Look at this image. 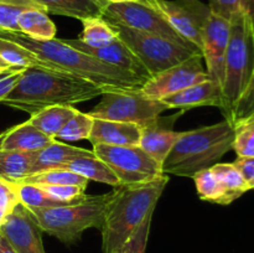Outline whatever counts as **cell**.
Wrapping results in <instances>:
<instances>
[{"instance_id": "bcb514c9", "label": "cell", "mask_w": 254, "mask_h": 253, "mask_svg": "<svg viewBox=\"0 0 254 253\" xmlns=\"http://www.w3.org/2000/svg\"><path fill=\"white\" fill-rule=\"evenodd\" d=\"M0 67H2V68H11V67H10L9 64H7L6 62L1 59V57H0Z\"/></svg>"}, {"instance_id": "30bf717a", "label": "cell", "mask_w": 254, "mask_h": 253, "mask_svg": "<svg viewBox=\"0 0 254 253\" xmlns=\"http://www.w3.org/2000/svg\"><path fill=\"white\" fill-rule=\"evenodd\" d=\"M101 16L109 24L136 31L159 35L166 39L193 47L186 42L159 10L140 2H113L102 7ZM196 49V47H193ZM197 50V49H196Z\"/></svg>"}, {"instance_id": "d6986e66", "label": "cell", "mask_w": 254, "mask_h": 253, "mask_svg": "<svg viewBox=\"0 0 254 253\" xmlns=\"http://www.w3.org/2000/svg\"><path fill=\"white\" fill-rule=\"evenodd\" d=\"M92 155H94L93 150L68 145L55 139L51 144L36 151V160L32 166V174L51 170V169H64L73 159Z\"/></svg>"}, {"instance_id": "8fae6325", "label": "cell", "mask_w": 254, "mask_h": 253, "mask_svg": "<svg viewBox=\"0 0 254 253\" xmlns=\"http://www.w3.org/2000/svg\"><path fill=\"white\" fill-rule=\"evenodd\" d=\"M154 9L164 15L186 42L201 52L203 29L211 15L208 5L201 0H154Z\"/></svg>"}, {"instance_id": "4316f807", "label": "cell", "mask_w": 254, "mask_h": 253, "mask_svg": "<svg viewBox=\"0 0 254 253\" xmlns=\"http://www.w3.org/2000/svg\"><path fill=\"white\" fill-rule=\"evenodd\" d=\"M0 57L10 67H17V68H29V67L54 68L49 63L41 61L30 50L25 49L24 46L16 44V42L10 41V40L6 39H1V37H0Z\"/></svg>"}, {"instance_id": "cb8c5ba5", "label": "cell", "mask_w": 254, "mask_h": 253, "mask_svg": "<svg viewBox=\"0 0 254 253\" xmlns=\"http://www.w3.org/2000/svg\"><path fill=\"white\" fill-rule=\"evenodd\" d=\"M19 31L35 40H52L56 37V25L49 14L40 9H25L17 16Z\"/></svg>"}, {"instance_id": "4dcf8cb0", "label": "cell", "mask_w": 254, "mask_h": 253, "mask_svg": "<svg viewBox=\"0 0 254 253\" xmlns=\"http://www.w3.org/2000/svg\"><path fill=\"white\" fill-rule=\"evenodd\" d=\"M16 191L17 196H19V202L29 211L67 205V203H61L59 201L52 200L39 186L32 185V184H16Z\"/></svg>"}, {"instance_id": "f6af8a7d", "label": "cell", "mask_w": 254, "mask_h": 253, "mask_svg": "<svg viewBox=\"0 0 254 253\" xmlns=\"http://www.w3.org/2000/svg\"><path fill=\"white\" fill-rule=\"evenodd\" d=\"M6 213H4L2 212V211H0V227H1V225L2 223H4V221H5V218H6Z\"/></svg>"}, {"instance_id": "d590c367", "label": "cell", "mask_w": 254, "mask_h": 253, "mask_svg": "<svg viewBox=\"0 0 254 253\" xmlns=\"http://www.w3.org/2000/svg\"><path fill=\"white\" fill-rule=\"evenodd\" d=\"M252 116H254V73L250 83H248L247 88H246L245 93L242 94L240 101L236 104L232 117L228 122L235 126L237 123Z\"/></svg>"}, {"instance_id": "277c9868", "label": "cell", "mask_w": 254, "mask_h": 253, "mask_svg": "<svg viewBox=\"0 0 254 253\" xmlns=\"http://www.w3.org/2000/svg\"><path fill=\"white\" fill-rule=\"evenodd\" d=\"M235 128L225 119L212 126L181 131L180 138L163 164L165 175L193 178L196 173L215 165L233 149Z\"/></svg>"}, {"instance_id": "7a4b0ae2", "label": "cell", "mask_w": 254, "mask_h": 253, "mask_svg": "<svg viewBox=\"0 0 254 253\" xmlns=\"http://www.w3.org/2000/svg\"><path fill=\"white\" fill-rule=\"evenodd\" d=\"M103 93L98 86L68 72L46 67L25 68L2 104L30 116L46 107L73 106Z\"/></svg>"}, {"instance_id": "e575fe53", "label": "cell", "mask_w": 254, "mask_h": 253, "mask_svg": "<svg viewBox=\"0 0 254 253\" xmlns=\"http://www.w3.org/2000/svg\"><path fill=\"white\" fill-rule=\"evenodd\" d=\"M49 197L61 203H72L86 196V189L74 185H37Z\"/></svg>"}, {"instance_id": "9a60e30c", "label": "cell", "mask_w": 254, "mask_h": 253, "mask_svg": "<svg viewBox=\"0 0 254 253\" xmlns=\"http://www.w3.org/2000/svg\"><path fill=\"white\" fill-rule=\"evenodd\" d=\"M62 41L68 46L78 50V51L91 55L92 57H96L97 60L109 64V66L130 72V73L135 74V76L140 77L145 81H148L151 77L144 67V64L139 61L138 57L131 52V50L119 37H117V40H114L111 44L102 47L87 46L78 39H62Z\"/></svg>"}, {"instance_id": "603a6c76", "label": "cell", "mask_w": 254, "mask_h": 253, "mask_svg": "<svg viewBox=\"0 0 254 253\" xmlns=\"http://www.w3.org/2000/svg\"><path fill=\"white\" fill-rule=\"evenodd\" d=\"M78 112L72 106H52L46 107L36 113L31 114L27 121L46 135L56 139L59 131L64 124Z\"/></svg>"}, {"instance_id": "52a82bcc", "label": "cell", "mask_w": 254, "mask_h": 253, "mask_svg": "<svg viewBox=\"0 0 254 253\" xmlns=\"http://www.w3.org/2000/svg\"><path fill=\"white\" fill-rule=\"evenodd\" d=\"M112 25V24H111ZM119 39L131 50L151 77L201 52L174 40L112 25Z\"/></svg>"}, {"instance_id": "b9f144b4", "label": "cell", "mask_w": 254, "mask_h": 253, "mask_svg": "<svg viewBox=\"0 0 254 253\" xmlns=\"http://www.w3.org/2000/svg\"><path fill=\"white\" fill-rule=\"evenodd\" d=\"M1 1H6L10 2L12 5H17V6H24L27 7V9H40V10H44L40 5L35 4L34 1L31 0H1Z\"/></svg>"}, {"instance_id": "74e56055", "label": "cell", "mask_w": 254, "mask_h": 253, "mask_svg": "<svg viewBox=\"0 0 254 253\" xmlns=\"http://www.w3.org/2000/svg\"><path fill=\"white\" fill-rule=\"evenodd\" d=\"M17 203H19V196H17L16 184L0 179V211L9 215Z\"/></svg>"}, {"instance_id": "7402d4cb", "label": "cell", "mask_w": 254, "mask_h": 253, "mask_svg": "<svg viewBox=\"0 0 254 253\" xmlns=\"http://www.w3.org/2000/svg\"><path fill=\"white\" fill-rule=\"evenodd\" d=\"M36 151L0 150V179L12 184L24 181L32 174Z\"/></svg>"}, {"instance_id": "9c48e42d", "label": "cell", "mask_w": 254, "mask_h": 253, "mask_svg": "<svg viewBox=\"0 0 254 253\" xmlns=\"http://www.w3.org/2000/svg\"><path fill=\"white\" fill-rule=\"evenodd\" d=\"M93 153L112 169L122 186L143 185L165 175L163 165L139 145H94Z\"/></svg>"}, {"instance_id": "4fadbf2b", "label": "cell", "mask_w": 254, "mask_h": 253, "mask_svg": "<svg viewBox=\"0 0 254 253\" xmlns=\"http://www.w3.org/2000/svg\"><path fill=\"white\" fill-rule=\"evenodd\" d=\"M0 233L17 253H46L42 243V230L35 216L20 202L6 216Z\"/></svg>"}, {"instance_id": "5bb4252c", "label": "cell", "mask_w": 254, "mask_h": 253, "mask_svg": "<svg viewBox=\"0 0 254 253\" xmlns=\"http://www.w3.org/2000/svg\"><path fill=\"white\" fill-rule=\"evenodd\" d=\"M230 40V21L211 12L202 34L201 55L206 61V72L222 89L225 59Z\"/></svg>"}, {"instance_id": "d4e9b609", "label": "cell", "mask_w": 254, "mask_h": 253, "mask_svg": "<svg viewBox=\"0 0 254 253\" xmlns=\"http://www.w3.org/2000/svg\"><path fill=\"white\" fill-rule=\"evenodd\" d=\"M64 169H68V170L86 178L87 180L108 184L114 189L122 186L112 169L96 155L81 156V158L73 159Z\"/></svg>"}, {"instance_id": "f546056e", "label": "cell", "mask_w": 254, "mask_h": 253, "mask_svg": "<svg viewBox=\"0 0 254 253\" xmlns=\"http://www.w3.org/2000/svg\"><path fill=\"white\" fill-rule=\"evenodd\" d=\"M21 183L32 185H74L87 189L89 180L68 169H51L32 174Z\"/></svg>"}, {"instance_id": "44dd1931", "label": "cell", "mask_w": 254, "mask_h": 253, "mask_svg": "<svg viewBox=\"0 0 254 253\" xmlns=\"http://www.w3.org/2000/svg\"><path fill=\"white\" fill-rule=\"evenodd\" d=\"M47 14L82 20L101 16L103 5L98 0H31Z\"/></svg>"}, {"instance_id": "f1b7e54d", "label": "cell", "mask_w": 254, "mask_h": 253, "mask_svg": "<svg viewBox=\"0 0 254 253\" xmlns=\"http://www.w3.org/2000/svg\"><path fill=\"white\" fill-rule=\"evenodd\" d=\"M211 168L225 189L231 203L250 190L242 174L233 163H216Z\"/></svg>"}, {"instance_id": "484cf974", "label": "cell", "mask_w": 254, "mask_h": 253, "mask_svg": "<svg viewBox=\"0 0 254 253\" xmlns=\"http://www.w3.org/2000/svg\"><path fill=\"white\" fill-rule=\"evenodd\" d=\"M81 22L83 25V29H82L79 37H77V39L87 46H106L118 37L113 26L102 16L88 17V19L82 20Z\"/></svg>"}, {"instance_id": "ab89813d", "label": "cell", "mask_w": 254, "mask_h": 253, "mask_svg": "<svg viewBox=\"0 0 254 253\" xmlns=\"http://www.w3.org/2000/svg\"><path fill=\"white\" fill-rule=\"evenodd\" d=\"M25 68H17V67H11V68L4 69L0 72V103L4 102L7 94L14 89L15 84L21 77L22 72Z\"/></svg>"}, {"instance_id": "c3c4849f", "label": "cell", "mask_w": 254, "mask_h": 253, "mask_svg": "<svg viewBox=\"0 0 254 253\" xmlns=\"http://www.w3.org/2000/svg\"><path fill=\"white\" fill-rule=\"evenodd\" d=\"M1 30H6V29H4V27H2V26H0V31H1Z\"/></svg>"}, {"instance_id": "7bdbcfd3", "label": "cell", "mask_w": 254, "mask_h": 253, "mask_svg": "<svg viewBox=\"0 0 254 253\" xmlns=\"http://www.w3.org/2000/svg\"><path fill=\"white\" fill-rule=\"evenodd\" d=\"M102 5L113 4V2H140V4L148 5V6L154 7V0H98Z\"/></svg>"}, {"instance_id": "836d02e7", "label": "cell", "mask_w": 254, "mask_h": 253, "mask_svg": "<svg viewBox=\"0 0 254 253\" xmlns=\"http://www.w3.org/2000/svg\"><path fill=\"white\" fill-rule=\"evenodd\" d=\"M212 14L231 21L236 15H250L254 20V0H208Z\"/></svg>"}, {"instance_id": "f35d334b", "label": "cell", "mask_w": 254, "mask_h": 253, "mask_svg": "<svg viewBox=\"0 0 254 253\" xmlns=\"http://www.w3.org/2000/svg\"><path fill=\"white\" fill-rule=\"evenodd\" d=\"M25 9L27 7L17 6V5H12L10 2L0 0V26L10 30V31H19L16 20L20 12L24 11Z\"/></svg>"}, {"instance_id": "e0dca14e", "label": "cell", "mask_w": 254, "mask_h": 253, "mask_svg": "<svg viewBox=\"0 0 254 253\" xmlns=\"http://www.w3.org/2000/svg\"><path fill=\"white\" fill-rule=\"evenodd\" d=\"M93 119V126L88 138L93 146L139 145L141 138V126L138 124L98 118Z\"/></svg>"}, {"instance_id": "d6a6232c", "label": "cell", "mask_w": 254, "mask_h": 253, "mask_svg": "<svg viewBox=\"0 0 254 253\" xmlns=\"http://www.w3.org/2000/svg\"><path fill=\"white\" fill-rule=\"evenodd\" d=\"M233 128V150L238 158H254V116L240 122Z\"/></svg>"}, {"instance_id": "ee69618b", "label": "cell", "mask_w": 254, "mask_h": 253, "mask_svg": "<svg viewBox=\"0 0 254 253\" xmlns=\"http://www.w3.org/2000/svg\"><path fill=\"white\" fill-rule=\"evenodd\" d=\"M0 253H17L1 233H0Z\"/></svg>"}, {"instance_id": "6da1fadb", "label": "cell", "mask_w": 254, "mask_h": 253, "mask_svg": "<svg viewBox=\"0 0 254 253\" xmlns=\"http://www.w3.org/2000/svg\"><path fill=\"white\" fill-rule=\"evenodd\" d=\"M0 37L21 45L54 68L68 72L73 76L92 82L98 86L103 93L114 91H135L140 89L146 82L130 72L109 66L91 55L68 46L62 41V39L55 37L52 40H35L20 31L10 30H1Z\"/></svg>"}, {"instance_id": "5b68a950", "label": "cell", "mask_w": 254, "mask_h": 253, "mask_svg": "<svg viewBox=\"0 0 254 253\" xmlns=\"http://www.w3.org/2000/svg\"><path fill=\"white\" fill-rule=\"evenodd\" d=\"M254 73V20L240 14L230 21V40L223 72L222 113L230 121Z\"/></svg>"}, {"instance_id": "2e32d148", "label": "cell", "mask_w": 254, "mask_h": 253, "mask_svg": "<svg viewBox=\"0 0 254 253\" xmlns=\"http://www.w3.org/2000/svg\"><path fill=\"white\" fill-rule=\"evenodd\" d=\"M160 101L168 107V109L188 111L197 107H217L222 111L223 108L222 89L212 79H206L181 89Z\"/></svg>"}, {"instance_id": "7dc6e473", "label": "cell", "mask_w": 254, "mask_h": 253, "mask_svg": "<svg viewBox=\"0 0 254 253\" xmlns=\"http://www.w3.org/2000/svg\"><path fill=\"white\" fill-rule=\"evenodd\" d=\"M4 69H7V68H2V67H0V72H1V71H4Z\"/></svg>"}, {"instance_id": "83f0119b", "label": "cell", "mask_w": 254, "mask_h": 253, "mask_svg": "<svg viewBox=\"0 0 254 253\" xmlns=\"http://www.w3.org/2000/svg\"><path fill=\"white\" fill-rule=\"evenodd\" d=\"M196 190H197L198 197L208 202L218 203V205H230V200L226 193L225 189L221 185L220 180L216 174L213 173L212 168L203 169L193 175Z\"/></svg>"}, {"instance_id": "3957f363", "label": "cell", "mask_w": 254, "mask_h": 253, "mask_svg": "<svg viewBox=\"0 0 254 253\" xmlns=\"http://www.w3.org/2000/svg\"><path fill=\"white\" fill-rule=\"evenodd\" d=\"M169 176L135 186H119L107 208L102 226L103 253H116L130 240L141 223L153 217L156 203L163 195Z\"/></svg>"}, {"instance_id": "1f68e13d", "label": "cell", "mask_w": 254, "mask_h": 253, "mask_svg": "<svg viewBox=\"0 0 254 253\" xmlns=\"http://www.w3.org/2000/svg\"><path fill=\"white\" fill-rule=\"evenodd\" d=\"M93 117L89 116L88 113L78 111L64 124V128L56 135V138L68 141L88 139L91 135L92 126H93Z\"/></svg>"}, {"instance_id": "7c38bea8", "label": "cell", "mask_w": 254, "mask_h": 253, "mask_svg": "<svg viewBox=\"0 0 254 253\" xmlns=\"http://www.w3.org/2000/svg\"><path fill=\"white\" fill-rule=\"evenodd\" d=\"M206 79L211 78L202 66V55L197 54L176 66L150 77L143 84L140 92L149 98L160 101L170 94Z\"/></svg>"}, {"instance_id": "8992f818", "label": "cell", "mask_w": 254, "mask_h": 253, "mask_svg": "<svg viewBox=\"0 0 254 253\" xmlns=\"http://www.w3.org/2000/svg\"><path fill=\"white\" fill-rule=\"evenodd\" d=\"M113 196L114 189L102 195H86L76 202L30 212L35 216L42 232L69 245L78 241L82 233L88 228L101 230Z\"/></svg>"}, {"instance_id": "8d00e7d4", "label": "cell", "mask_w": 254, "mask_h": 253, "mask_svg": "<svg viewBox=\"0 0 254 253\" xmlns=\"http://www.w3.org/2000/svg\"><path fill=\"white\" fill-rule=\"evenodd\" d=\"M151 218L153 217H149L148 220L144 221L136 232L131 236L130 240L116 253H145L149 232H150Z\"/></svg>"}, {"instance_id": "ac0fdd59", "label": "cell", "mask_w": 254, "mask_h": 253, "mask_svg": "<svg viewBox=\"0 0 254 253\" xmlns=\"http://www.w3.org/2000/svg\"><path fill=\"white\" fill-rule=\"evenodd\" d=\"M55 139L35 128L29 121L10 126L0 134V150L37 151Z\"/></svg>"}, {"instance_id": "60d3db41", "label": "cell", "mask_w": 254, "mask_h": 253, "mask_svg": "<svg viewBox=\"0 0 254 253\" xmlns=\"http://www.w3.org/2000/svg\"><path fill=\"white\" fill-rule=\"evenodd\" d=\"M233 165L241 171L250 190H254V158H237Z\"/></svg>"}, {"instance_id": "ffe728a7", "label": "cell", "mask_w": 254, "mask_h": 253, "mask_svg": "<svg viewBox=\"0 0 254 253\" xmlns=\"http://www.w3.org/2000/svg\"><path fill=\"white\" fill-rule=\"evenodd\" d=\"M161 119V118H160ZM181 131L171 130L160 124V121L151 126L141 128V138L139 146L145 153H148L154 160L163 165L165 159L170 154L178 139L180 138Z\"/></svg>"}, {"instance_id": "ba28073f", "label": "cell", "mask_w": 254, "mask_h": 253, "mask_svg": "<svg viewBox=\"0 0 254 253\" xmlns=\"http://www.w3.org/2000/svg\"><path fill=\"white\" fill-rule=\"evenodd\" d=\"M99 97H102L101 101L88 112L89 116L106 121L134 123L141 128L156 124L161 114L168 111L163 102L149 98L140 89L104 92Z\"/></svg>"}]
</instances>
